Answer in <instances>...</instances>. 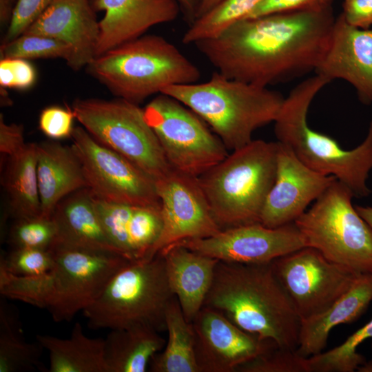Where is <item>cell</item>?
<instances>
[{"label": "cell", "instance_id": "27", "mask_svg": "<svg viewBox=\"0 0 372 372\" xmlns=\"http://www.w3.org/2000/svg\"><path fill=\"white\" fill-rule=\"evenodd\" d=\"M37 341L49 353L48 372H108L103 338L86 336L76 322L69 338L37 334Z\"/></svg>", "mask_w": 372, "mask_h": 372}, {"label": "cell", "instance_id": "24", "mask_svg": "<svg viewBox=\"0 0 372 372\" xmlns=\"http://www.w3.org/2000/svg\"><path fill=\"white\" fill-rule=\"evenodd\" d=\"M372 300V273L360 274L350 289L322 313L300 320L296 353L309 358L322 353L330 331L358 318Z\"/></svg>", "mask_w": 372, "mask_h": 372}, {"label": "cell", "instance_id": "26", "mask_svg": "<svg viewBox=\"0 0 372 372\" xmlns=\"http://www.w3.org/2000/svg\"><path fill=\"white\" fill-rule=\"evenodd\" d=\"M8 210L14 220L41 215L37 178V143H26L8 156L1 179Z\"/></svg>", "mask_w": 372, "mask_h": 372}, {"label": "cell", "instance_id": "28", "mask_svg": "<svg viewBox=\"0 0 372 372\" xmlns=\"http://www.w3.org/2000/svg\"><path fill=\"white\" fill-rule=\"evenodd\" d=\"M168 340L149 365L152 372H200L195 354V334L176 296L165 311Z\"/></svg>", "mask_w": 372, "mask_h": 372}, {"label": "cell", "instance_id": "12", "mask_svg": "<svg viewBox=\"0 0 372 372\" xmlns=\"http://www.w3.org/2000/svg\"><path fill=\"white\" fill-rule=\"evenodd\" d=\"M271 263L300 320L328 309L360 275L329 260L310 247L279 257Z\"/></svg>", "mask_w": 372, "mask_h": 372}, {"label": "cell", "instance_id": "9", "mask_svg": "<svg viewBox=\"0 0 372 372\" xmlns=\"http://www.w3.org/2000/svg\"><path fill=\"white\" fill-rule=\"evenodd\" d=\"M352 192L335 180L294 224L307 247L358 274L372 273V229L359 215Z\"/></svg>", "mask_w": 372, "mask_h": 372}, {"label": "cell", "instance_id": "36", "mask_svg": "<svg viewBox=\"0 0 372 372\" xmlns=\"http://www.w3.org/2000/svg\"><path fill=\"white\" fill-rule=\"evenodd\" d=\"M55 0H17L3 43L22 34Z\"/></svg>", "mask_w": 372, "mask_h": 372}, {"label": "cell", "instance_id": "21", "mask_svg": "<svg viewBox=\"0 0 372 372\" xmlns=\"http://www.w3.org/2000/svg\"><path fill=\"white\" fill-rule=\"evenodd\" d=\"M158 253L164 258L170 287L186 320L192 323L204 305L219 260L178 243Z\"/></svg>", "mask_w": 372, "mask_h": 372}, {"label": "cell", "instance_id": "31", "mask_svg": "<svg viewBox=\"0 0 372 372\" xmlns=\"http://www.w3.org/2000/svg\"><path fill=\"white\" fill-rule=\"evenodd\" d=\"M372 339V320L349 336L342 344L327 352L306 358V372H353L364 363L357 347Z\"/></svg>", "mask_w": 372, "mask_h": 372}, {"label": "cell", "instance_id": "22", "mask_svg": "<svg viewBox=\"0 0 372 372\" xmlns=\"http://www.w3.org/2000/svg\"><path fill=\"white\" fill-rule=\"evenodd\" d=\"M52 218L57 231L53 244L122 256L107 236L95 208L94 196L87 187L63 198Z\"/></svg>", "mask_w": 372, "mask_h": 372}, {"label": "cell", "instance_id": "14", "mask_svg": "<svg viewBox=\"0 0 372 372\" xmlns=\"http://www.w3.org/2000/svg\"><path fill=\"white\" fill-rule=\"evenodd\" d=\"M155 182L163 227L147 260L170 245L211 237L221 231L197 177L171 168Z\"/></svg>", "mask_w": 372, "mask_h": 372}, {"label": "cell", "instance_id": "29", "mask_svg": "<svg viewBox=\"0 0 372 372\" xmlns=\"http://www.w3.org/2000/svg\"><path fill=\"white\" fill-rule=\"evenodd\" d=\"M42 346L27 342L18 314L5 300L0 301V372L43 369Z\"/></svg>", "mask_w": 372, "mask_h": 372}, {"label": "cell", "instance_id": "8", "mask_svg": "<svg viewBox=\"0 0 372 372\" xmlns=\"http://www.w3.org/2000/svg\"><path fill=\"white\" fill-rule=\"evenodd\" d=\"M174 297L158 253L121 269L83 313L93 329L146 325L161 333L166 331L165 311Z\"/></svg>", "mask_w": 372, "mask_h": 372}, {"label": "cell", "instance_id": "45", "mask_svg": "<svg viewBox=\"0 0 372 372\" xmlns=\"http://www.w3.org/2000/svg\"><path fill=\"white\" fill-rule=\"evenodd\" d=\"M359 215L372 229V207L370 206H355Z\"/></svg>", "mask_w": 372, "mask_h": 372}, {"label": "cell", "instance_id": "17", "mask_svg": "<svg viewBox=\"0 0 372 372\" xmlns=\"http://www.w3.org/2000/svg\"><path fill=\"white\" fill-rule=\"evenodd\" d=\"M335 180V176L311 169L277 141L276 178L260 223L270 228L294 223Z\"/></svg>", "mask_w": 372, "mask_h": 372}, {"label": "cell", "instance_id": "43", "mask_svg": "<svg viewBox=\"0 0 372 372\" xmlns=\"http://www.w3.org/2000/svg\"><path fill=\"white\" fill-rule=\"evenodd\" d=\"M14 0H0V19L1 24L9 23L14 9Z\"/></svg>", "mask_w": 372, "mask_h": 372}, {"label": "cell", "instance_id": "44", "mask_svg": "<svg viewBox=\"0 0 372 372\" xmlns=\"http://www.w3.org/2000/svg\"><path fill=\"white\" fill-rule=\"evenodd\" d=\"M223 0H200L195 19L203 15Z\"/></svg>", "mask_w": 372, "mask_h": 372}, {"label": "cell", "instance_id": "20", "mask_svg": "<svg viewBox=\"0 0 372 372\" xmlns=\"http://www.w3.org/2000/svg\"><path fill=\"white\" fill-rule=\"evenodd\" d=\"M105 11L99 21L96 56L142 35L150 28L175 20L180 10L176 0H94Z\"/></svg>", "mask_w": 372, "mask_h": 372}, {"label": "cell", "instance_id": "30", "mask_svg": "<svg viewBox=\"0 0 372 372\" xmlns=\"http://www.w3.org/2000/svg\"><path fill=\"white\" fill-rule=\"evenodd\" d=\"M262 0H223L195 19L183 37L185 44L216 37L234 23L245 19Z\"/></svg>", "mask_w": 372, "mask_h": 372}, {"label": "cell", "instance_id": "37", "mask_svg": "<svg viewBox=\"0 0 372 372\" xmlns=\"http://www.w3.org/2000/svg\"><path fill=\"white\" fill-rule=\"evenodd\" d=\"M37 80V72L29 60L3 58L0 61V85L3 88L24 90Z\"/></svg>", "mask_w": 372, "mask_h": 372}, {"label": "cell", "instance_id": "10", "mask_svg": "<svg viewBox=\"0 0 372 372\" xmlns=\"http://www.w3.org/2000/svg\"><path fill=\"white\" fill-rule=\"evenodd\" d=\"M72 109L94 139L123 156L155 181L172 168L139 105L119 98L79 99Z\"/></svg>", "mask_w": 372, "mask_h": 372}, {"label": "cell", "instance_id": "40", "mask_svg": "<svg viewBox=\"0 0 372 372\" xmlns=\"http://www.w3.org/2000/svg\"><path fill=\"white\" fill-rule=\"evenodd\" d=\"M342 14L350 25L369 29L372 25V0H344Z\"/></svg>", "mask_w": 372, "mask_h": 372}, {"label": "cell", "instance_id": "1", "mask_svg": "<svg viewBox=\"0 0 372 372\" xmlns=\"http://www.w3.org/2000/svg\"><path fill=\"white\" fill-rule=\"evenodd\" d=\"M335 19L331 6L247 18L194 45L222 75L268 87L315 72Z\"/></svg>", "mask_w": 372, "mask_h": 372}, {"label": "cell", "instance_id": "6", "mask_svg": "<svg viewBox=\"0 0 372 372\" xmlns=\"http://www.w3.org/2000/svg\"><path fill=\"white\" fill-rule=\"evenodd\" d=\"M88 72L119 99L139 105L167 87L196 83L198 67L173 43L142 35L97 56Z\"/></svg>", "mask_w": 372, "mask_h": 372}, {"label": "cell", "instance_id": "16", "mask_svg": "<svg viewBox=\"0 0 372 372\" xmlns=\"http://www.w3.org/2000/svg\"><path fill=\"white\" fill-rule=\"evenodd\" d=\"M200 372H234L278 348L236 325L220 311L203 306L192 322Z\"/></svg>", "mask_w": 372, "mask_h": 372}, {"label": "cell", "instance_id": "46", "mask_svg": "<svg viewBox=\"0 0 372 372\" xmlns=\"http://www.w3.org/2000/svg\"><path fill=\"white\" fill-rule=\"evenodd\" d=\"M358 370L359 371H372V362L370 363H364L360 365Z\"/></svg>", "mask_w": 372, "mask_h": 372}, {"label": "cell", "instance_id": "7", "mask_svg": "<svg viewBox=\"0 0 372 372\" xmlns=\"http://www.w3.org/2000/svg\"><path fill=\"white\" fill-rule=\"evenodd\" d=\"M276 157L277 142L252 140L198 177L221 230L260 223Z\"/></svg>", "mask_w": 372, "mask_h": 372}, {"label": "cell", "instance_id": "33", "mask_svg": "<svg viewBox=\"0 0 372 372\" xmlns=\"http://www.w3.org/2000/svg\"><path fill=\"white\" fill-rule=\"evenodd\" d=\"M56 234L52 218L39 216L15 220L8 238L12 248L49 249Z\"/></svg>", "mask_w": 372, "mask_h": 372}, {"label": "cell", "instance_id": "13", "mask_svg": "<svg viewBox=\"0 0 372 372\" xmlns=\"http://www.w3.org/2000/svg\"><path fill=\"white\" fill-rule=\"evenodd\" d=\"M72 145L92 195L110 203L161 206L155 180L115 151L98 143L82 127L73 130Z\"/></svg>", "mask_w": 372, "mask_h": 372}, {"label": "cell", "instance_id": "25", "mask_svg": "<svg viewBox=\"0 0 372 372\" xmlns=\"http://www.w3.org/2000/svg\"><path fill=\"white\" fill-rule=\"evenodd\" d=\"M104 340L108 372H145L166 343L160 332L146 325L111 329Z\"/></svg>", "mask_w": 372, "mask_h": 372}, {"label": "cell", "instance_id": "23", "mask_svg": "<svg viewBox=\"0 0 372 372\" xmlns=\"http://www.w3.org/2000/svg\"><path fill=\"white\" fill-rule=\"evenodd\" d=\"M37 178L41 216L51 218L65 196L87 187L80 160L72 146L54 141L37 143Z\"/></svg>", "mask_w": 372, "mask_h": 372}, {"label": "cell", "instance_id": "19", "mask_svg": "<svg viewBox=\"0 0 372 372\" xmlns=\"http://www.w3.org/2000/svg\"><path fill=\"white\" fill-rule=\"evenodd\" d=\"M23 33L42 34L65 43L72 52L67 64L78 70L96 56L100 25L90 0H55Z\"/></svg>", "mask_w": 372, "mask_h": 372}, {"label": "cell", "instance_id": "5", "mask_svg": "<svg viewBox=\"0 0 372 372\" xmlns=\"http://www.w3.org/2000/svg\"><path fill=\"white\" fill-rule=\"evenodd\" d=\"M161 93L194 111L231 151L247 145L255 130L274 122L285 99L267 87L231 79L218 72L207 81L171 85Z\"/></svg>", "mask_w": 372, "mask_h": 372}, {"label": "cell", "instance_id": "2", "mask_svg": "<svg viewBox=\"0 0 372 372\" xmlns=\"http://www.w3.org/2000/svg\"><path fill=\"white\" fill-rule=\"evenodd\" d=\"M242 330L296 351L300 320L273 271L271 263L219 260L204 305Z\"/></svg>", "mask_w": 372, "mask_h": 372}, {"label": "cell", "instance_id": "18", "mask_svg": "<svg viewBox=\"0 0 372 372\" xmlns=\"http://www.w3.org/2000/svg\"><path fill=\"white\" fill-rule=\"evenodd\" d=\"M315 72L330 82L347 81L361 103L371 104L372 28L354 27L341 13L335 19L327 49Z\"/></svg>", "mask_w": 372, "mask_h": 372}, {"label": "cell", "instance_id": "4", "mask_svg": "<svg viewBox=\"0 0 372 372\" xmlns=\"http://www.w3.org/2000/svg\"><path fill=\"white\" fill-rule=\"evenodd\" d=\"M329 82L316 74L297 85L284 99L273 122L274 133L277 141L307 167L335 176L355 197H366L372 192L366 184L372 169V121L364 140L351 150L342 149L335 140L311 129L307 123L312 101Z\"/></svg>", "mask_w": 372, "mask_h": 372}, {"label": "cell", "instance_id": "38", "mask_svg": "<svg viewBox=\"0 0 372 372\" xmlns=\"http://www.w3.org/2000/svg\"><path fill=\"white\" fill-rule=\"evenodd\" d=\"M75 116L72 109L52 105L43 109L39 116L41 131L52 140L71 137Z\"/></svg>", "mask_w": 372, "mask_h": 372}, {"label": "cell", "instance_id": "41", "mask_svg": "<svg viewBox=\"0 0 372 372\" xmlns=\"http://www.w3.org/2000/svg\"><path fill=\"white\" fill-rule=\"evenodd\" d=\"M26 143L24 141L23 127L17 123H6L3 114L0 115V152L10 156L21 151Z\"/></svg>", "mask_w": 372, "mask_h": 372}, {"label": "cell", "instance_id": "42", "mask_svg": "<svg viewBox=\"0 0 372 372\" xmlns=\"http://www.w3.org/2000/svg\"><path fill=\"white\" fill-rule=\"evenodd\" d=\"M186 18L192 23L196 18L200 0H176Z\"/></svg>", "mask_w": 372, "mask_h": 372}, {"label": "cell", "instance_id": "34", "mask_svg": "<svg viewBox=\"0 0 372 372\" xmlns=\"http://www.w3.org/2000/svg\"><path fill=\"white\" fill-rule=\"evenodd\" d=\"M54 262L49 249L12 248L1 255L0 269L17 276H36L49 271Z\"/></svg>", "mask_w": 372, "mask_h": 372}, {"label": "cell", "instance_id": "11", "mask_svg": "<svg viewBox=\"0 0 372 372\" xmlns=\"http://www.w3.org/2000/svg\"><path fill=\"white\" fill-rule=\"evenodd\" d=\"M144 112L172 168L198 178L228 155L209 125L175 98L158 94Z\"/></svg>", "mask_w": 372, "mask_h": 372}, {"label": "cell", "instance_id": "15", "mask_svg": "<svg viewBox=\"0 0 372 372\" xmlns=\"http://www.w3.org/2000/svg\"><path fill=\"white\" fill-rule=\"evenodd\" d=\"M176 243L220 261L245 264L270 263L307 247L294 223L276 228L256 223L221 230L211 237Z\"/></svg>", "mask_w": 372, "mask_h": 372}, {"label": "cell", "instance_id": "32", "mask_svg": "<svg viewBox=\"0 0 372 372\" xmlns=\"http://www.w3.org/2000/svg\"><path fill=\"white\" fill-rule=\"evenodd\" d=\"M71 50L65 43L54 38L38 34L23 33L14 39L3 43L1 59H39L61 58L68 63Z\"/></svg>", "mask_w": 372, "mask_h": 372}, {"label": "cell", "instance_id": "39", "mask_svg": "<svg viewBox=\"0 0 372 372\" xmlns=\"http://www.w3.org/2000/svg\"><path fill=\"white\" fill-rule=\"evenodd\" d=\"M332 0H262L245 18L296 11L320 10L331 6Z\"/></svg>", "mask_w": 372, "mask_h": 372}, {"label": "cell", "instance_id": "35", "mask_svg": "<svg viewBox=\"0 0 372 372\" xmlns=\"http://www.w3.org/2000/svg\"><path fill=\"white\" fill-rule=\"evenodd\" d=\"M296 351L276 348L241 366V372H306L304 360Z\"/></svg>", "mask_w": 372, "mask_h": 372}, {"label": "cell", "instance_id": "3", "mask_svg": "<svg viewBox=\"0 0 372 372\" xmlns=\"http://www.w3.org/2000/svg\"><path fill=\"white\" fill-rule=\"evenodd\" d=\"M54 262L45 273L17 276L0 269V293L46 309L56 322H70L89 307L111 278L132 262L114 253L53 244Z\"/></svg>", "mask_w": 372, "mask_h": 372}]
</instances>
